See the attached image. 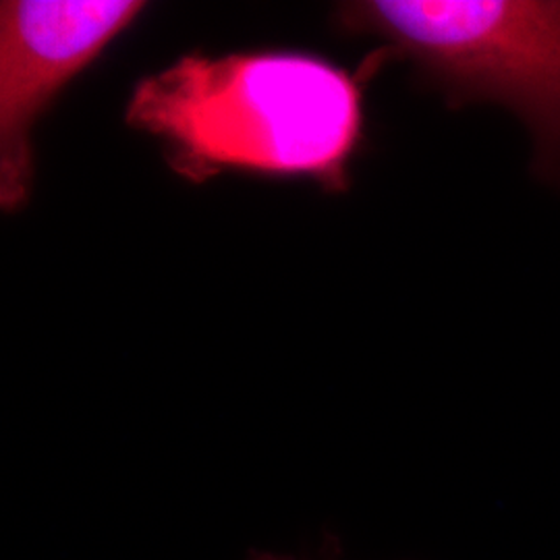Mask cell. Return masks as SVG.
<instances>
[{
  "label": "cell",
  "instance_id": "1",
  "mask_svg": "<svg viewBox=\"0 0 560 560\" xmlns=\"http://www.w3.org/2000/svg\"><path fill=\"white\" fill-rule=\"evenodd\" d=\"M390 59L378 46L349 71L295 50L189 52L133 85L125 122L194 185L237 173L345 194L365 141V83Z\"/></svg>",
  "mask_w": 560,
  "mask_h": 560
},
{
  "label": "cell",
  "instance_id": "2",
  "mask_svg": "<svg viewBox=\"0 0 560 560\" xmlns=\"http://www.w3.org/2000/svg\"><path fill=\"white\" fill-rule=\"evenodd\" d=\"M335 25L409 60L448 108L513 115L532 173L560 187V0H351Z\"/></svg>",
  "mask_w": 560,
  "mask_h": 560
},
{
  "label": "cell",
  "instance_id": "3",
  "mask_svg": "<svg viewBox=\"0 0 560 560\" xmlns=\"http://www.w3.org/2000/svg\"><path fill=\"white\" fill-rule=\"evenodd\" d=\"M140 0L0 4V208L20 212L36 177L34 129L60 92L129 30Z\"/></svg>",
  "mask_w": 560,
  "mask_h": 560
},
{
  "label": "cell",
  "instance_id": "4",
  "mask_svg": "<svg viewBox=\"0 0 560 560\" xmlns=\"http://www.w3.org/2000/svg\"><path fill=\"white\" fill-rule=\"evenodd\" d=\"M245 560H312L303 559V557H291V555H279V552H268V550H258V548H252L247 552V559Z\"/></svg>",
  "mask_w": 560,
  "mask_h": 560
}]
</instances>
